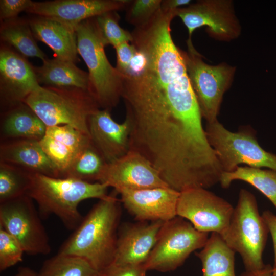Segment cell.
I'll list each match as a JSON object with an SVG mask.
<instances>
[{"label": "cell", "mask_w": 276, "mask_h": 276, "mask_svg": "<svg viewBox=\"0 0 276 276\" xmlns=\"http://www.w3.org/2000/svg\"><path fill=\"white\" fill-rule=\"evenodd\" d=\"M108 187L99 182L33 174L27 195L36 203L41 217L54 215L67 229L75 230L83 218L78 210L80 203L107 197Z\"/></svg>", "instance_id": "cell-2"}, {"label": "cell", "mask_w": 276, "mask_h": 276, "mask_svg": "<svg viewBox=\"0 0 276 276\" xmlns=\"http://www.w3.org/2000/svg\"><path fill=\"white\" fill-rule=\"evenodd\" d=\"M190 81L203 118L217 120L224 93L233 81L236 67L226 63L210 65L194 47L181 50Z\"/></svg>", "instance_id": "cell-7"}, {"label": "cell", "mask_w": 276, "mask_h": 276, "mask_svg": "<svg viewBox=\"0 0 276 276\" xmlns=\"http://www.w3.org/2000/svg\"><path fill=\"white\" fill-rule=\"evenodd\" d=\"M77 50L88 70L89 92L99 108L111 110L122 98L123 77L108 61L94 18L76 28Z\"/></svg>", "instance_id": "cell-3"}, {"label": "cell", "mask_w": 276, "mask_h": 276, "mask_svg": "<svg viewBox=\"0 0 276 276\" xmlns=\"http://www.w3.org/2000/svg\"><path fill=\"white\" fill-rule=\"evenodd\" d=\"M246 182L263 193L276 209V171L249 166H239L232 172H223L220 182L223 188H228L232 182Z\"/></svg>", "instance_id": "cell-25"}, {"label": "cell", "mask_w": 276, "mask_h": 276, "mask_svg": "<svg viewBox=\"0 0 276 276\" xmlns=\"http://www.w3.org/2000/svg\"><path fill=\"white\" fill-rule=\"evenodd\" d=\"M32 174L19 167L0 162V203L27 194Z\"/></svg>", "instance_id": "cell-28"}, {"label": "cell", "mask_w": 276, "mask_h": 276, "mask_svg": "<svg viewBox=\"0 0 276 276\" xmlns=\"http://www.w3.org/2000/svg\"><path fill=\"white\" fill-rule=\"evenodd\" d=\"M91 142L88 134L68 125L47 126L44 136L39 141L60 177H64L80 152Z\"/></svg>", "instance_id": "cell-18"}, {"label": "cell", "mask_w": 276, "mask_h": 276, "mask_svg": "<svg viewBox=\"0 0 276 276\" xmlns=\"http://www.w3.org/2000/svg\"><path fill=\"white\" fill-rule=\"evenodd\" d=\"M39 83L58 88L80 89L89 91L88 73L78 68L75 63L57 58L43 61L35 68Z\"/></svg>", "instance_id": "cell-22"}, {"label": "cell", "mask_w": 276, "mask_h": 276, "mask_svg": "<svg viewBox=\"0 0 276 276\" xmlns=\"http://www.w3.org/2000/svg\"><path fill=\"white\" fill-rule=\"evenodd\" d=\"M239 276H273L272 267L270 264H266L261 269L255 271H245Z\"/></svg>", "instance_id": "cell-37"}, {"label": "cell", "mask_w": 276, "mask_h": 276, "mask_svg": "<svg viewBox=\"0 0 276 276\" xmlns=\"http://www.w3.org/2000/svg\"><path fill=\"white\" fill-rule=\"evenodd\" d=\"M234 209L230 203L207 189L197 188L180 192L176 213L199 231L221 235L229 225Z\"/></svg>", "instance_id": "cell-11"}, {"label": "cell", "mask_w": 276, "mask_h": 276, "mask_svg": "<svg viewBox=\"0 0 276 276\" xmlns=\"http://www.w3.org/2000/svg\"><path fill=\"white\" fill-rule=\"evenodd\" d=\"M191 2L190 0H162L160 10L165 13H174L175 16L176 10L189 5Z\"/></svg>", "instance_id": "cell-36"}, {"label": "cell", "mask_w": 276, "mask_h": 276, "mask_svg": "<svg viewBox=\"0 0 276 276\" xmlns=\"http://www.w3.org/2000/svg\"><path fill=\"white\" fill-rule=\"evenodd\" d=\"M144 264L117 265L112 263L99 272V276H146Z\"/></svg>", "instance_id": "cell-33"}, {"label": "cell", "mask_w": 276, "mask_h": 276, "mask_svg": "<svg viewBox=\"0 0 276 276\" xmlns=\"http://www.w3.org/2000/svg\"><path fill=\"white\" fill-rule=\"evenodd\" d=\"M130 0H55L33 2L26 11L56 20L76 31L83 21L125 9Z\"/></svg>", "instance_id": "cell-14"}, {"label": "cell", "mask_w": 276, "mask_h": 276, "mask_svg": "<svg viewBox=\"0 0 276 276\" xmlns=\"http://www.w3.org/2000/svg\"><path fill=\"white\" fill-rule=\"evenodd\" d=\"M99 273L81 257L57 253L44 261L38 276H99Z\"/></svg>", "instance_id": "cell-27"}, {"label": "cell", "mask_w": 276, "mask_h": 276, "mask_svg": "<svg viewBox=\"0 0 276 276\" xmlns=\"http://www.w3.org/2000/svg\"><path fill=\"white\" fill-rule=\"evenodd\" d=\"M99 182L112 187L118 194L125 190L169 187L146 158L131 150L107 163Z\"/></svg>", "instance_id": "cell-12"}, {"label": "cell", "mask_w": 276, "mask_h": 276, "mask_svg": "<svg viewBox=\"0 0 276 276\" xmlns=\"http://www.w3.org/2000/svg\"><path fill=\"white\" fill-rule=\"evenodd\" d=\"M88 126L93 144L108 163L129 150L131 126L127 119L119 123L112 118L110 110L98 109L89 117Z\"/></svg>", "instance_id": "cell-16"}, {"label": "cell", "mask_w": 276, "mask_h": 276, "mask_svg": "<svg viewBox=\"0 0 276 276\" xmlns=\"http://www.w3.org/2000/svg\"><path fill=\"white\" fill-rule=\"evenodd\" d=\"M164 222H141L124 226L117 238L113 262L117 265L144 264Z\"/></svg>", "instance_id": "cell-17"}, {"label": "cell", "mask_w": 276, "mask_h": 276, "mask_svg": "<svg viewBox=\"0 0 276 276\" xmlns=\"http://www.w3.org/2000/svg\"><path fill=\"white\" fill-rule=\"evenodd\" d=\"M127 210L141 222H166L177 216L180 192L169 187H158L120 192Z\"/></svg>", "instance_id": "cell-15"}, {"label": "cell", "mask_w": 276, "mask_h": 276, "mask_svg": "<svg viewBox=\"0 0 276 276\" xmlns=\"http://www.w3.org/2000/svg\"><path fill=\"white\" fill-rule=\"evenodd\" d=\"M24 103L47 127L68 125L89 135V118L100 108L88 91L49 86H41L30 94Z\"/></svg>", "instance_id": "cell-5"}, {"label": "cell", "mask_w": 276, "mask_h": 276, "mask_svg": "<svg viewBox=\"0 0 276 276\" xmlns=\"http://www.w3.org/2000/svg\"><path fill=\"white\" fill-rule=\"evenodd\" d=\"M272 274L273 276H276V266L272 267Z\"/></svg>", "instance_id": "cell-39"}, {"label": "cell", "mask_w": 276, "mask_h": 276, "mask_svg": "<svg viewBox=\"0 0 276 276\" xmlns=\"http://www.w3.org/2000/svg\"><path fill=\"white\" fill-rule=\"evenodd\" d=\"M205 130L223 172H232L240 164L276 171V154L263 149L249 131L232 132L218 120L206 123Z\"/></svg>", "instance_id": "cell-6"}, {"label": "cell", "mask_w": 276, "mask_h": 276, "mask_svg": "<svg viewBox=\"0 0 276 276\" xmlns=\"http://www.w3.org/2000/svg\"><path fill=\"white\" fill-rule=\"evenodd\" d=\"M188 31V47L193 46L192 36L197 28L205 27L212 38L230 41L239 37L240 22L231 0H201L180 8L175 11Z\"/></svg>", "instance_id": "cell-10"}, {"label": "cell", "mask_w": 276, "mask_h": 276, "mask_svg": "<svg viewBox=\"0 0 276 276\" xmlns=\"http://www.w3.org/2000/svg\"><path fill=\"white\" fill-rule=\"evenodd\" d=\"M117 193L93 206L58 253L81 257L99 272L113 262L120 216Z\"/></svg>", "instance_id": "cell-1"}, {"label": "cell", "mask_w": 276, "mask_h": 276, "mask_svg": "<svg viewBox=\"0 0 276 276\" xmlns=\"http://www.w3.org/2000/svg\"><path fill=\"white\" fill-rule=\"evenodd\" d=\"M33 3L31 0H1L0 19L2 22L16 18L21 12H26Z\"/></svg>", "instance_id": "cell-32"}, {"label": "cell", "mask_w": 276, "mask_h": 276, "mask_svg": "<svg viewBox=\"0 0 276 276\" xmlns=\"http://www.w3.org/2000/svg\"><path fill=\"white\" fill-rule=\"evenodd\" d=\"M129 42H125L115 48L117 55L116 68L122 75L128 69L130 61L134 55L136 49Z\"/></svg>", "instance_id": "cell-34"}, {"label": "cell", "mask_w": 276, "mask_h": 276, "mask_svg": "<svg viewBox=\"0 0 276 276\" xmlns=\"http://www.w3.org/2000/svg\"><path fill=\"white\" fill-rule=\"evenodd\" d=\"M209 237L208 233L197 230L190 222L177 216L163 223L144 266L147 270H175L192 252L202 248Z\"/></svg>", "instance_id": "cell-8"}, {"label": "cell", "mask_w": 276, "mask_h": 276, "mask_svg": "<svg viewBox=\"0 0 276 276\" xmlns=\"http://www.w3.org/2000/svg\"><path fill=\"white\" fill-rule=\"evenodd\" d=\"M35 39L54 52L55 57L74 63L78 61L76 31L53 19L36 16L29 20Z\"/></svg>", "instance_id": "cell-20"}, {"label": "cell", "mask_w": 276, "mask_h": 276, "mask_svg": "<svg viewBox=\"0 0 276 276\" xmlns=\"http://www.w3.org/2000/svg\"><path fill=\"white\" fill-rule=\"evenodd\" d=\"M107 163L91 142L80 152L64 177L99 182Z\"/></svg>", "instance_id": "cell-26"}, {"label": "cell", "mask_w": 276, "mask_h": 276, "mask_svg": "<svg viewBox=\"0 0 276 276\" xmlns=\"http://www.w3.org/2000/svg\"><path fill=\"white\" fill-rule=\"evenodd\" d=\"M95 22L105 44L116 48L119 44L132 41L131 33L123 29L119 24L120 17L116 11H110L94 17Z\"/></svg>", "instance_id": "cell-29"}, {"label": "cell", "mask_w": 276, "mask_h": 276, "mask_svg": "<svg viewBox=\"0 0 276 276\" xmlns=\"http://www.w3.org/2000/svg\"><path fill=\"white\" fill-rule=\"evenodd\" d=\"M0 162L19 167L31 174L60 177L56 167L37 141L15 140L1 142Z\"/></svg>", "instance_id": "cell-19"}, {"label": "cell", "mask_w": 276, "mask_h": 276, "mask_svg": "<svg viewBox=\"0 0 276 276\" xmlns=\"http://www.w3.org/2000/svg\"><path fill=\"white\" fill-rule=\"evenodd\" d=\"M41 87L25 57L10 49L0 51V97L3 111L20 103Z\"/></svg>", "instance_id": "cell-13"}, {"label": "cell", "mask_w": 276, "mask_h": 276, "mask_svg": "<svg viewBox=\"0 0 276 276\" xmlns=\"http://www.w3.org/2000/svg\"><path fill=\"white\" fill-rule=\"evenodd\" d=\"M268 233L255 196L247 190L241 189L229 225L220 235L241 256L245 271L259 270L265 266L262 257Z\"/></svg>", "instance_id": "cell-4"}, {"label": "cell", "mask_w": 276, "mask_h": 276, "mask_svg": "<svg viewBox=\"0 0 276 276\" xmlns=\"http://www.w3.org/2000/svg\"><path fill=\"white\" fill-rule=\"evenodd\" d=\"M47 126L26 104L4 110L1 117V142L15 140L40 141Z\"/></svg>", "instance_id": "cell-21"}, {"label": "cell", "mask_w": 276, "mask_h": 276, "mask_svg": "<svg viewBox=\"0 0 276 276\" xmlns=\"http://www.w3.org/2000/svg\"><path fill=\"white\" fill-rule=\"evenodd\" d=\"M25 253L20 244L0 227V270L4 271L23 260Z\"/></svg>", "instance_id": "cell-31"}, {"label": "cell", "mask_w": 276, "mask_h": 276, "mask_svg": "<svg viewBox=\"0 0 276 276\" xmlns=\"http://www.w3.org/2000/svg\"><path fill=\"white\" fill-rule=\"evenodd\" d=\"M0 36L24 57H37L42 61L47 58L36 43L29 20L16 18L2 22Z\"/></svg>", "instance_id": "cell-24"}, {"label": "cell", "mask_w": 276, "mask_h": 276, "mask_svg": "<svg viewBox=\"0 0 276 276\" xmlns=\"http://www.w3.org/2000/svg\"><path fill=\"white\" fill-rule=\"evenodd\" d=\"M262 216L272 237L274 251V264L273 267H275L276 266V215L267 210L263 212Z\"/></svg>", "instance_id": "cell-35"}, {"label": "cell", "mask_w": 276, "mask_h": 276, "mask_svg": "<svg viewBox=\"0 0 276 276\" xmlns=\"http://www.w3.org/2000/svg\"><path fill=\"white\" fill-rule=\"evenodd\" d=\"M235 252L220 234L212 233L201 251L196 254L202 263V276H236Z\"/></svg>", "instance_id": "cell-23"}, {"label": "cell", "mask_w": 276, "mask_h": 276, "mask_svg": "<svg viewBox=\"0 0 276 276\" xmlns=\"http://www.w3.org/2000/svg\"><path fill=\"white\" fill-rule=\"evenodd\" d=\"M162 0H132L126 8L128 22L138 28L147 24L160 10Z\"/></svg>", "instance_id": "cell-30"}, {"label": "cell", "mask_w": 276, "mask_h": 276, "mask_svg": "<svg viewBox=\"0 0 276 276\" xmlns=\"http://www.w3.org/2000/svg\"><path fill=\"white\" fill-rule=\"evenodd\" d=\"M15 276H38V273L28 267H20Z\"/></svg>", "instance_id": "cell-38"}, {"label": "cell", "mask_w": 276, "mask_h": 276, "mask_svg": "<svg viewBox=\"0 0 276 276\" xmlns=\"http://www.w3.org/2000/svg\"><path fill=\"white\" fill-rule=\"evenodd\" d=\"M33 200L27 194L0 203V227L29 255H48L51 247Z\"/></svg>", "instance_id": "cell-9"}]
</instances>
